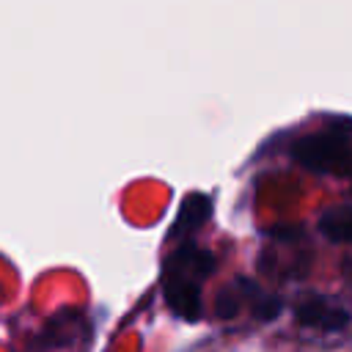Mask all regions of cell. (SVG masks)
I'll return each instance as SVG.
<instances>
[{"label":"cell","instance_id":"cell-9","mask_svg":"<svg viewBox=\"0 0 352 352\" xmlns=\"http://www.w3.org/2000/svg\"><path fill=\"white\" fill-rule=\"evenodd\" d=\"M344 278L352 283V258H349V261H344Z\"/></svg>","mask_w":352,"mask_h":352},{"label":"cell","instance_id":"cell-3","mask_svg":"<svg viewBox=\"0 0 352 352\" xmlns=\"http://www.w3.org/2000/svg\"><path fill=\"white\" fill-rule=\"evenodd\" d=\"M294 319L302 327L336 333V330H344L349 324V311L324 294H302L294 302Z\"/></svg>","mask_w":352,"mask_h":352},{"label":"cell","instance_id":"cell-4","mask_svg":"<svg viewBox=\"0 0 352 352\" xmlns=\"http://www.w3.org/2000/svg\"><path fill=\"white\" fill-rule=\"evenodd\" d=\"M209 214H212V198L204 195V192H190V195L182 201L179 212H176V223H173L168 239L187 242L190 234H195V231L209 220Z\"/></svg>","mask_w":352,"mask_h":352},{"label":"cell","instance_id":"cell-7","mask_svg":"<svg viewBox=\"0 0 352 352\" xmlns=\"http://www.w3.org/2000/svg\"><path fill=\"white\" fill-rule=\"evenodd\" d=\"M239 308H242V292L234 280V283L223 286L220 294H217V316L220 319H234L239 314Z\"/></svg>","mask_w":352,"mask_h":352},{"label":"cell","instance_id":"cell-8","mask_svg":"<svg viewBox=\"0 0 352 352\" xmlns=\"http://www.w3.org/2000/svg\"><path fill=\"white\" fill-rule=\"evenodd\" d=\"M267 234L280 239V242H289V239L302 236V226H272V228H267Z\"/></svg>","mask_w":352,"mask_h":352},{"label":"cell","instance_id":"cell-5","mask_svg":"<svg viewBox=\"0 0 352 352\" xmlns=\"http://www.w3.org/2000/svg\"><path fill=\"white\" fill-rule=\"evenodd\" d=\"M236 286L242 292V300L248 302L250 314L258 319V322H272L283 314V300L267 289H261L256 280L250 278H236Z\"/></svg>","mask_w":352,"mask_h":352},{"label":"cell","instance_id":"cell-1","mask_svg":"<svg viewBox=\"0 0 352 352\" xmlns=\"http://www.w3.org/2000/svg\"><path fill=\"white\" fill-rule=\"evenodd\" d=\"M217 270V258L212 250L198 248L192 239L179 242L176 250L162 264V294L168 308L184 319H201V286Z\"/></svg>","mask_w":352,"mask_h":352},{"label":"cell","instance_id":"cell-6","mask_svg":"<svg viewBox=\"0 0 352 352\" xmlns=\"http://www.w3.org/2000/svg\"><path fill=\"white\" fill-rule=\"evenodd\" d=\"M319 234L330 242H352V206H333L319 217Z\"/></svg>","mask_w":352,"mask_h":352},{"label":"cell","instance_id":"cell-2","mask_svg":"<svg viewBox=\"0 0 352 352\" xmlns=\"http://www.w3.org/2000/svg\"><path fill=\"white\" fill-rule=\"evenodd\" d=\"M292 157L314 173H344L349 162V132L327 126L292 143Z\"/></svg>","mask_w":352,"mask_h":352}]
</instances>
